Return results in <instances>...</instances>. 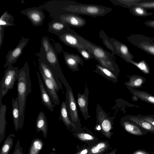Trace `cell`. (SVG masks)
I'll use <instances>...</instances> for the list:
<instances>
[{
	"instance_id": "6da1fadb",
	"label": "cell",
	"mask_w": 154,
	"mask_h": 154,
	"mask_svg": "<svg viewBox=\"0 0 154 154\" xmlns=\"http://www.w3.org/2000/svg\"><path fill=\"white\" fill-rule=\"evenodd\" d=\"M29 65L26 62L23 66L18 70L17 90L20 111L19 129L22 128L24 123L26 98L32 92Z\"/></svg>"
},
{
	"instance_id": "7a4b0ae2",
	"label": "cell",
	"mask_w": 154,
	"mask_h": 154,
	"mask_svg": "<svg viewBox=\"0 0 154 154\" xmlns=\"http://www.w3.org/2000/svg\"><path fill=\"white\" fill-rule=\"evenodd\" d=\"M86 48L93 54L100 65L112 71L119 70L111 53L88 40Z\"/></svg>"
},
{
	"instance_id": "3957f363",
	"label": "cell",
	"mask_w": 154,
	"mask_h": 154,
	"mask_svg": "<svg viewBox=\"0 0 154 154\" xmlns=\"http://www.w3.org/2000/svg\"><path fill=\"white\" fill-rule=\"evenodd\" d=\"M65 10L69 14L85 15L96 17L106 15L111 12L112 8L100 5L81 3L68 6Z\"/></svg>"
},
{
	"instance_id": "277c9868",
	"label": "cell",
	"mask_w": 154,
	"mask_h": 154,
	"mask_svg": "<svg viewBox=\"0 0 154 154\" xmlns=\"http://www.w3.org/2000/svg\"><path fill=\"white\" fill-rule=\"evenodd\" d=\"M51 70L54 74L62 82L66 88L69 85L61 69L57 54L52 45L47 53L42 54L35 53Z\"/></svg>"
},
{
	"instance_id": "5b68a950",
	"label": "cell",
	"mask_w": 154,
	"mask_h": 154,
	"mask_svg": "<svg viewBox=\"0 0 154 154\" xmlns=\"http://www.w3.org/2000/svg\"><path fill=\"white\" fill-rule=\"evenodd\" d=\"M66 88L65 102L69 118L75 126L76 132L84 131V130L81 127V122L78 116L77 105L72 89L69 85Z\"/></svg>"
},
{
	"instance_id": "8992f818",
	"label": "cell",
	"mask_w": 154,
	"mask_h": 154,
	"mask_svg": "<svg viewBox=\"0 0 154 154\" xmlns=\"http://www.w3.org/2000/svg\"><path fill=\"white\" fill-rule=\"evenodd\" d=\"M57 36L61 42L68 46L76 49L80 48H86L88 40L69 27Z\"/></svg>"
},
{
	"instance_id": "52a82bcc",
	"label": "cell",
	"mask_w": 154,
	"mask_h": 154,
	"mask_svg": "<svg viewBox=\"0 0 154 154\" xmlns=\"http://www.w3.org/2000/svg\"><path fill=\"white\" fill-rule=\"evenodd\" d=\"M18 70L17 66L10 65L7 67L0 82V100H2L9 90L13 88L17 79Z\"/></svg>"
},
{
	"instance_id": "ba28073f",
	"label": "cell",
	"mask_w": 154,
	"mask_h": 154,
	"mask_svg": "<svg viewBox=\"0 0 154 154\" xmlns=\"http://www.w3.org/2000/svg\"><path fill=\"white\" fill-rule=\"evenodd\" d=\"M127 38L133 45L154 56V42L151 38L140 34H132Z\"/></svg>"
},
{
	"instance_id": "9c48e42d",
	"label": "cell",
	"mask_w": 154,
	"mask_h": 154,
	"mask_svg": "<svg viewBox=\"0 0 154 154\" xmlns=\"http://www.w3.org/2000/svg\"><path fill=\"white\" fill-rule=\"evenodd\" d=\"M101 110L98 112L97 116V125L95 130L100 131L108 139H110L113 134L112 131L113 127V120L106 116L105 113Z\"/></svg>"
},
{
	"instance_id": "30bf717a",
	"label": "cell",
	"mask_w": 154,
	"mask_h": 154,
	"mask_svg": "<svg viewBox=\"0 0 154 154\" xmlns=\"http://www.w3.org/2000/svg\"><path fill=\"white\" fill-rule=\"evenodd\" d=\"M29 41V38L22 37L17 46L13 50L9 51L6 57V62L4 66V68L12 65L17 61L22 53L23 50Z\"/></svg>"
},
{
	"instance_id": "8fae6325",
	"label": "cell",
	"mask_w": 154,
	"mask_h": 154,
	"mask_svg": "<svg viewBox=\"0 0 154 154\" xmlns=\"http://www.w3.org/2000/svg\"><path fill=\"white\" fill-rule=\"evenodd\" d=\"M21 13L26 16L30 20L32 24L35 26L42 25L45 15L40 8L33 7L22 11Z\"/></svg>"
},
{
	"instance_id": "7c38bea8",
	"label": "cell",
	"mask_w": 154,
	"mask_h": 154,
	"mask_svg": "<svg viewBox=\"0 0 154 154\" xmlns=\"http://www.w3.org/2000/svg\"><path fill=\"white\" fill-rule=\"evenodd\" d=\"M109 39L115 51V54L119 56L126 62L132 60L134 57L126 45L114 38H110Z\"/></svg>"
},
{
	"instance_id": "4fadbf2b",
	"label": "cell",
	"mask_w": 154,
	"mask_h": 154,
	"mask_svg": "<svg viewBox=\"0 0 154 154\" xmlns=\"http://www.w3.org/2000/svg\"><path fill=\"white\" fill-rule=\"evenodd\" d=\"M60 20L68 26L75 28H81L86 24L85 20L79 14L70 13L61 16Z\"/></svg>"
},
{
	"instance_id": "5bb4252c",
	"label": "cell",
	"mask_w": 154,
	"mask_h": 154,
	"mask_svg": "<svg viewBox=\"0 0 154 154\" xmlns=\"http://www.w3.org/2000/svg\"><path fill=\"white\" fill-rule=\"evenodd\" d=\"M39 70L42 72L45 76L53 84L57 92L63 89L62 85L60 79L54 74L51 70L39 58H38Z\"/></svg>"
},
{
	"instance_id": "9a60e30c",
	"label": "cell",
	"mask_w": 154,
	"mask_h": 154,
	"mask_svg": "<svg viewBox=\"0 0 154 154\" xmlns=\"http://www.w3.org/2000/svg\"><path fill=\"white\" fill-rule=\"evenodd\" d=\"M63 53L66 64L72 71H78L79 69V64L83 66V60L78 55L70 54L64 51Z\"/></svg>"
},
{
	"instance_id": "2e32d148",
	"label": "cell",
	"mask_w": 154,
	"mask_h": 154,
	"mask_svg": "<svg viewBox=\"0 0 154 154\" xmlns=\"http://www.w3.org/2000/svg\"><path fill=\"white\" fill-rule=\"evenodd\" d=\"M121 124L126 132L134 135L142 136L149 132L136 124L126 119L122 120Z\"/></svg>"
},
{
	"instance_id": "e0dca14e",
	"label": "cell",
	"mask_w": 154,
	"mask_h": 154,
	"mask_svg": "<svg viewBox=\"0 0 154 154\" xmlns=\"http://www.w3.org/2000/svg\"><path fill=\"white\" fill-rule=\"evenodd\" d=\"M39 86L41 93V97L42 103L43 105L46 106L48 109L53 112L54 106L48 92L44 82L41 79L39 72H37Z\"/></svg>"
},
{
	"instance_id": "ac0fdd59",
	"label": "cell",
	"mask_w": 154,
	"mask_h": 154,
	"mask_svg": "<svg viewBox=\"0 0 154 154\" xmlns=\"http://www.w3.org/2000/svg\"><path fill=\"white\" fill-rule=\"evenodd\" d=\"M89 91L87 86L83 94L77 93V103L85 119L87 120L88 118V95Z\"/></svg>"
},
{
	"instance_id": "d6986e66",
	"label": "cell",
	"mask_w": 154,
	"mask_h": 154,
	"mask_svg": "<svg viewBox=\"0 0 154 154\" xmlns=\"http://www.w3.org/2000/svg\"><path fill=\"white\" fill-rule=\"evenodd\" d=\"M46 89L54 105H58L60 100L54 86L52 82L47 78L41 70H39Z\"/></svg>"
},
{
	"instance_id": "ffe728a7",
	"label": "cell",
	"mask_w": 154,
	"mask_h": 154,
	"mask_svg": "<svg viewBox=\"0 0 154 154\" xmlns=\"http://www.w3.org/2000/svg\"><path fill=\"white\" fill-rule=\"evenodd\" d=\"M73 135L81 142L91 146L98 141V138L94 135L90 131H84L82 132H75Z\"/></svg>"
},
{
	"instance_id": "44dd1931",
	"label": "cell",
	"mask_w": 154,
	"mask_h": 154,
	"mask_svg": "<svg viewBox=\"0 0 154 154\" xmlns=\"http://www.w3.org/2000/svg\"><path fill=\"white\" fill-rule=\"evenodd\" d=\"M36 130L38 133L42 131L43 137L46 138L48 131V125L46 117L44 112L41 111L38 114L36 120Z\"/></svg>"
},
{
	"instance_id": "7402d4cb",
	"label": "cell",
	"mask_w": 154,
	"mask_h": 154,
	"mask_svg": "<svg viewBox=\"0 0 154 154\" xmlns=\"http://www.w3.org/2000/svg\"><path fill=\"white\" fill-rule=\"evenodd\" d=\"M59 119L62 120L68 129L76 131L75 126L69 118L66 104L64 101L62 102L61 105Z\"/></svg>"
},
{
	"instance_id": "603a6c76",
	"label": "cell",
	"mask_w": 154,
	"mask_h": 154,
	"mask_svg": "<svg viewBox=\"0 0 154 154\" xmlns=\"http://www.w3.org/2000/svg\"><path fill=\"white\" fill-rule=\"evenodd\" d=\"M110 145L107 140L98 141L90 146L88 154H104L109 149Z\"/></svg>"
},
{
	"instance_id": "cb8c5ba5",
	"label": "cell",
	"mask_w": 154,
	"mask_h": 154,
	"mask_svg": "<svg viewBox=\"0 0 154 154\" xmlns=\"http://www.w3.org/2000/svg\"><path fill=\"white\" fill-rule=\"evenodd\" d=\"M7 106L4 105L0 100V144L1 143L5 136L6 125V119Z\"/></svg>"
},
{
	"instance_id": "d4e9b609",
	"label": "cell",
	"mask_w": 154,
	"mask_h": 154,
	"mask_svg": "<svg viewBox=\"0 0 154 154\" xmlns=\"http://www.w3.org/2000/svg\"><path fill=\"white\" fill-rule=\"evenodd\" d=\"M12 115L15 130L17 132L19 129L20 111L19 105L18 98L15 99L13 97L12 99Z\"/></svg>"
},
{
	"instance_id": "484cf974",
	"label": "cell",
	"mask_w": 154,
	"mask_h": 154,
	"mask_svg": "<svg viewBox=\"0 0 154 154\" xmlns=\"http://www.w3.org/2000/svg\"><path fill=\"white\" fill-rule=\"evenodd\" d=\"M127 120L136 124L149 132L154 134V126L148 122L139 118L137 116L130 115L127 117Z\"/></svg>"
},
{
	"instance_id": "4316f807",
	"label": "cell",
	"mask_w": 154,
	"mask_h": 154,
	"mask_svg": "<svg viewBox=\"0 0 154 154\" xmlns=\"http://www.w3.org/2000/svg\"><path fill=\"white\" fill-rule=\"evenodd\" d=\"M127 77L129 78V80L125 83V85L127 86V88L134 89L142 88L146 81L145 78L139 75H128Z\"/></svg>"
},
{
	"instance_id": "83f0119b",
	"label": "cell",
	"mask_w": 154,
	"mask_h": 154,
	"mask_svg": "<svg viewBox=\"0 0 154 154\" xmlns=\"http://www.w3.org/2000/svg\"><path fill=\"white\" fill-rule=\"evenodd\" d=\"M133 95L136 96L138 99L154 105V96L148 92L128 88Z\"/></svg>"
},
{
	"instance_id": "f1b7e54d",
	"label": "cell",
	"mask_w": 154,
	"mask_h": 154,
	"mask_svg": "<svg viewBox=\"0 0 154 154\" xmlns=\"http://www.w3.org/2000/svg\"><path fill=\"white\" fill-rule=\"evenodd\" d=\"M68 27L61 21H55L52 22L49 24L48 31L58 35Z\"/></svg>"
},
{
	"instance_id": "f546056e",
	"label": "cell",
	"mask_w": 154,
	"mask_h": 154,
	"mask_svg": "<svg viewBox=\"0 0 154 154\" xmlns=\"http://www.w3.org/2000/svg\"><path fill=\"white\" fill-rule=\"evenodd\" d=\"M42 140L38 138L33 139L29 149L28 154H39L43 147Z\"/></svg>"
},
{
	"instance_id": "4dcf8cb0",
	"label": "cell",
	"mask_w": 154,
	"mask_h": 154,
	"mask_svg": "<svg viewBox=\"0 0 154 154\" xmlns=\"http://www.w3.org/2000/svg\"><path fill=\"white\" fill-rule=\"evenodd\" d=\"M15 135L10 134L6 137L1 148L0 154H8L12 147Z\"/></svg>"
},
{
	"instance_id": "1f68e13d",
	"label": "cell",
	"mask_w": 154,
	"mask_h": 154,
	"mask_svg": "<svg viewBox=\"0 0 154 154\" xmlns=\"http://www.w3.org/2000/svg\"><path fill=\"white\" fill-rule=\"evenodd\" d=\"M129 11L133 15L138 17H145L152 15L153 13L148 12L146 9L139 6H134L130 8Z\"/></svg>"
},
{
	"instance_id": "d6a6232c",
	"label": "cell",
	"mask_w": 154,
	"mask_h": 154,
	"mask_svg": "<svg viewBox=\"0 0 154 154\" xmlns=\"http://www.w3.org/2000/svg\"><path fill=\"white\" fill-rule=\"evenodd\" d=\"M96 67V72L106 77L114 82L117 81V77L110 70L99 64H97Z\"/></svg>"
},
{
	"instance_id": "836d02e7",
	"label": "cell",
	"mask_w": 154,
	"mask_h": 154,
	"mask_svg": "<svg viewBox=\"0 0 154 154\" xmlns=\"http://www.w3.org/2000/svg\"><path fill=\"white\" fill-rule=\"evenodd\" d=\"M14 20L13 16L8 13V11H6L0 17V26L6 27L15 26L13 23Z\"/></svg>"
},
{
	"instance_id": "e575fe53",
	"label": "cell",
	"mask_w": 154,
	"mask_h": 154,
	"mask_svg": "<svg viewBox=\"0 0 154 154\" xmlns=\"http://www.w3.org/2000/svg\"><path fill=\"white\" fill-rule=\"evenodd\" d=\"M114 5L130 9L135 5L140 0H109Z\"/></svg>"
},
{
	"instance_id": "d590c367",
	"label": "cell",
	"mask_w": 154,
	"mask_h": 154,
	"mask_svg": "<svg viewBox=\"0 0 154 154\" xmlns=\"http://www.w3.org/2000/svg\"><path fill=\"white\" fill-rule=\"evenodd\" d=\"M99 35V37L102 39L104 45L111 51V54L113 57L115 54V51L109 38L102 29L100 31Z\"/></svg>"
},
{
	"instance_id": "8d00e7d4",
	"label": "cell",
	"mask_w": 154,
	"mask_h": 154,
	"mask_svg": "<svg viewBox=\"0 0 154 154\" xmlns=\"http://www.w3.org/2000/svg\"><path fill=\"white\" fill-rule=\"evenodd\" d=\"M135 66L142 71L146 74L150 73V68L146 61L142 60L138 62H136L130 60L127 62Z\"/></svg>"
},
{
	"instance_id": "74e56055",
	"label": "cell",
	"mask_w": 154,
	"mask_h": 154,
	"mask_svg": "<svg viewBox=\"0 0 154 154\" xmlns=\"http://www.w3.org/2000/svg\"><path fill=\"white\" fill-rule=\"evenodd\" d=\"M52 45L47 37H43L41 41V47L40 51L39 53L35 54H42L47 53L50 49Z\"/></svg>"
},
{
	"instance_id": "f35d334b",
	"label": "cell",
	"mask_w": 154,
	"mask_h": 154,
	"mask_svg": "<svg viewBox=\"0 0 154 154\" xmlns=\"http://www.w3.org/2000/svg\"><path fill=\"white\" fill-rule=\"evenodd\" d=\"M135 6H139L146 9H154V0H140Z\"/></svg>"
},
{
	"instance_id": "ab89813d",
	"label": "cell",
	"mask_w": 154,
	"mask_h": 154,
	"mask_svg": "<svg viewBox=\"0 0 154 154\" xmlns=\"http://www.w3.org/2000/svg\"><path fill=\"white\" fill-rule=\"evenodd\" d=\"M76 50L85 60H88L94 58L93 54L86 48H80Z\"/></svg>"
},
{
	"instance_id": "60d3db41",
	"label": "cell",
	"mask_w": 154,
	"mask_h": 154,
	"mask_svg": "<svg viewBox=\"0 0 154 154\" xmlns=\"http://www.w3.org/2000/svg\"><path fill=\"white\" fill-rule=\"evenodd\" d=\"M77 151L75 154H88L90 150V146L83 145H78L77 146Z\"/></svg>"
},
{
	"instance_id": "b9f144b4",
	"label": "cell",
	"mask_w": 154,
	"mask_h": 154,
	"mask_svg": "<svg viewBox=\"0 0 154 154\" xmlns=\"http://www.w3.org/2000/svg\"><path fill=\"white\" fill-rule=\"evenodd\" d=\"M137 116L139 118L148 122L154 126V114L152 115L138 114Z\"/></svg>"
},
{
	"instance_id": "7bdbcfd3",
	"label": "cell",
	"mask_w": 154,
	"mask_h": 154,
	"mask_svg": "<svg viewBox=\"0 0 154 154\" xmlns=\"http://www.w3.org/2000/svg\"><path fill=\"white\" fill-rule=\"evenodd\" d=\"M20 141L18 140L16 143L14 150L12 154H23V148L20 146Z\"/></svg>"
},
{
	"instance_id": "ee69618b",
	"label": "cell",
	"mask_w": 154,
	"mask_h": 154,
	"mask_svg": "<svg viewBox=\"0 0 154 154\" xmlns=\"http://www.w3.org/2000/svg\"><path fill=\"white\" fill-rule=\"evenodd\" d=\"M4 26H0V47L1 48L3 42V38L4 33Z\"/></svg>"
},
{
	"instance_id": "f6af8a7d",
	"label": "cell",
	"mask_w": 154,
	"mask_h": 154,
	"mask_svg": "<svg viewBox=\"0 0 154 154\" xmlns=\"http://www.w3.org/2000/svg\"><path fill=\"white\" fill-rule=\"evenodd\" d=\"M144 24L148 27L154 28V20L146 21Z\"/></svg>"
},
{
	"instance_id": "bcb514c9",
	"label": "cell",
	"mask_w": 154,
	"mask_h": 154,
	"mask_svg": "<svg viewBox=\"0 0 154 154\" xmlns=\"http://www.w3.org/2000/svg\"><path fill=\"white\" fill-rule=\"evenodd\" d=\"M132 154H150L149 152L143 149H138L134 151Z\"/></svg>"
},
{
	"instance_id": "7dc6e473",
	"label": "cell",
	"mask_w": 154,
	"mask_h": 154,
	"mask_svg": "<svg viewBox=\"0 0 154 154\" xmlns=\"http://www.w3.org/2000/svg\"><path fill=\"white\" fill-rule=\"evenodd\" d=\"M117 148L115 149L112 150L110 152L108 153H106L104 154H116V153L117 151Z\"/></svg>"
},
{
	"instance_id": "c3c4849f",
	"label": "cell",
	"mask_w": 154,
	"mask_h": 154,
	"mask_svg": "<svg viewBox=\"0 0 154 154\" xmlns=\"http://www.w3.org/2000/svg\"><path fill=\"white\" fill-rule=\"evenodd\" d=\"M138 99H139L136 96L133 95L132 97V99L133 101H136L138 100Z\"/></svg>"
},
{
	"instance_id": "681fc988",
	"label": "cell",
	"mask_w": 154,
	"mask_h": 154,
	"mask_svg": "<svg viewBox=\"0 0 154 154\" xmlns=\"http://www.w3.org/2000/svg\"><path fill=\"white\" fill-rule=\"evenodd\" d=\"M49 154H54V153L53 152H52L49 153Z\"/></svg>"
},
{
	"instance_id": "f907efd6",
	"label": "cell",
	"mask_w": 154,
	"mask_h": 154,
	"mask_svg": "<svg viewBox=\"0 0 154 154\" xmlns=\"http://www.w3.org/2000/svg\"><path fill=\"white\" fill-rule=\"evenodd\" d=\"M151 38L153 40H154V37H152Z\"/></svg>"
}]
</instances>
